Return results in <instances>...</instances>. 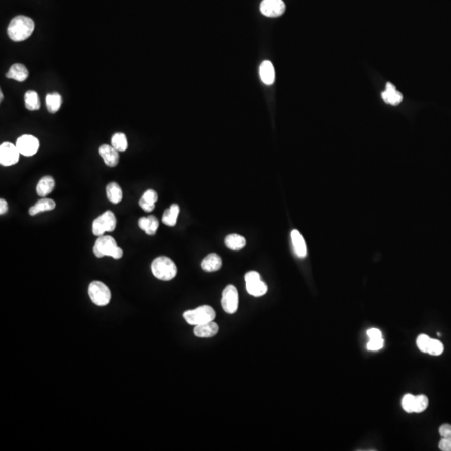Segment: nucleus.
Returning a JSON list of instances; mask_svg holds the SVG:
<instances>
[{
    "label": "nucleus",
    "mask_w": 451,
    "mask_h": 451,
    "mask_svg": "<svg viewBox=\"0 0 451 451\" xmlns=\"http://www.w3.org/2000/svg\"><path fill=\"white\" fill-rule=\"evenodd\" d=\"M34 30V22L26 16H16L10 21L8 34L13 41L21 42L31 36Z\"/></svg>",
    "instance_id": "obj_1"
},
{
    "label": "nucleus",
    "mask_w": 451,
    "mask_h": 451,
    "mask_svg": "<svg viewBox=\"0 0 451 451\" xmlns=\"http://www.w3.org/2000/svg\"><path fill=\"white\" fill-rule=\"evenodd\" d=\"M94 256L102 258L111 257L115 259H120L123 256V250L119 247L116 240L111 236H99L94 243L93 248Z\"/></svg>",
    "instance_id": "obj_2"
},
{
    "label": "nucleus",
    "mask_w": 451,
    "mask_h": 451,
    "mask_svg": "<svg viewBox=\"0 0 451 451\" xmlns=\"http://www.w3.org/2000/svg\"><path fill=\"white\" fill-rule=\"evenodd\" d=\"M152 274L155 278L162 281H171L177 273L176 264L171 258L167 257H158L155 258L151 266Z\"/></svg>",
    "instance_id": "obj_3"
},
{
    "label": "nucleus",
    "mask_w": 451,
    "mask_h": 451,
    "mask_svg": "<svg viewBox=\"0 0 451 451\" xmlns=\"http://www.w3.org/2000/svg\"><path fill=\"white\" fill-rule=\"evenodd\" d=\"M183 317L189 324L196 326L213 321L216 318V313L212 307L203 305L192 310L185 312Z\"/></svg>",
    "instance_id": "obj_4"
},
{
    "label": "nucleus",
    "mask_w": 451,
    "mask_h": 451,
    "mask_svg": "<svg viewBox=\"0 0 451 451\" xmlns=\"http://www.w3.org/2000/svg\"><path fill=\"white\" fill-rule=\"evenodd\" d=\"M88 294L92 303L97 306H106L111 302V290L104 282L99 281H94L89 285Z\"/></svg>",
    "instance_id": "obj_5"
},
{
    "label": "nucleus",
    "mask_w": 451,
    "mask_h": 451,
    "mask_svg": "<svg viewBox=\"0 0 451 451\" xmlns=\"http://www.w3.org/2000/svg\"><path fill=\"white\" fill-rule=\"evenodd\" d=\"M116 224L117 220L115 214L111 211H107L94 219L92 224V232L94 236H103L106 232H113Z\"/></svg>",
    "instance_id": "obj_6"
},
{
    "label": "nucleus",
    "mask_w": 451,
    "mask_h": 451,
    "mask_svg": "<svg viewBox=\"0 0 451 451\" xmlns=\"http://www.w3.org/2000/svg\"><path fill=\"white\" fill-rule=\"evenodd\" d=\"M20 151L16 145L10 142H4L0 145V164L4 167H10L16 164L20 160Z\"/></svg>",
    "instance_id": "obj_7"
},
{
    "label": "nucleus",
    "mask_w": 451,
    "mask_h": 451,
    "mask_svg": "<svg viewBox=\"0 0 451 451\" xmlns=\"http://www.w3.org/2000/svg\"><path fill=\"white\" fill-rule=\"evenodd\" d=\"M16 146L20 151V154L24 157H32L36 154L39 150V141L34 135H21L18 138Z\"/></svg>",
    "instance_id": "obj_8"
},
{
    "label": "nucleus",
    "mask_w": 451,
    "mask_h": 451,
    "mask_svg": "<svg viewBox=\"0 0 451 451\" xmlns=\"http://www.w3.org/2000/svg\"><path fill=\"white\" fill-rule=\"evenodd\" d=\"M239 296L237 290L232 285H228L222 292V305L225 312L232 314L238 309Z\"/></svg>",
    "instance_id": "obj_9"
},
{
    "label": "nucleus",
    "mask_w": 451,
    "mask_h": 451,
    "mask_svg": "<svg viewBox=\"0 0 451 451\" xmlns=\"http://www.w3.org/2000/svg\"><path fill=\"white\" fill-rule=\"evenodd\" d=\"M286 10V5L282 0H263L260 5V11L266 17H279Z\"/></svg>",
    "instance_id": "obj_10"
},
{
    "label": "nucleus",
    "mask_w": 451,
    "mask_h": 451,
    "mask_svg": "<svg viewBox=\"0 0 451 451\" xmlns=\"http://www.w3.org/2000/svg\"><path fill=\"white\" fill-rule=\"evenodd\" d=\"M99 155L104 160L105 163L110 167H115L119 163L118 151L112 145H102L99 149Z\"/></svg>",
    "instance_id": "obj_11"
},
{
    "label": "nucleus",
    "mask_w": 451,
    "mask_h": 451,
    "mask_svg": "<svg viewBox=\"0 0 451 451\" xmlns=\"http://www.w3.org/2000/svg\"><path fill=\"white\" fill-rule=\"evenodd\" d=\"M382 99H384L387 104L398 106L403 101V95L400 92L396 89L395 86L393 84L387 83L385 90L382 93Z\"/></svg>",
    "instance_id": "obj_12"
},
{
    "label": "nucleus",
    "mask_w": 451,
    "mask_h": 451,
    "mask_svg": "<svg viewBox=\"0 0 451 451\" xmlns=\"http://www.w3.org/2000/svg\"><path fill=\"white\" fill-rule=\"evenodd\" d=\"M259 75L261 80L265 85H273L275 80V70L271 61H265L262 62L259 67Z\"/></svg>",
    "instance_id": "obj_13"
},
{
    "label": "nucleus",
    "mask_w": 451,
    "mask_h": 451,
    "mask_svg": "<svg viewBox=\"0 0 451 451\" xmlns=\"http://www.w3.org/2000/svg\"><path fill=\"white\" fill-rule=\"evenodd\" d=\"M219 330V327L215 322L211 321L196 325L194 328V333L199 338H211L215 336Z\"/></svg>",
    "instance_id": "obj_14"
},
{
    "label": "nucleus",
    "mask_w": 451,
    "mask_h": 451,
    "mask_svg": "<svg viewBox=\"0 0 451 451\" xmlns=\"http://www.w3.org/2000/svg\"><path fill=\"white\" fill-rule=\"evenodd\" d=\"M291 238H292V246H293L295 254L298 258H305L307 256L306 242L304 241L301 233L297 230H293L291 232Z\"/></svg>",
    "instance_id": "obj_15"
},
{
    "label": "nucleus",
    "mask_w": 451,
    "mask_h": 451,
    "mask_svg": "<svg viewBox=\"0 0 451 451\" xmlns=\"http://www.w3.org/2000/svg\"><path fill=\"white\" fill-rule=\"evenodd\" d=\"M222 261L221 257L216 254H211L206 257L201 263L203 270L208 273H213L219 270L222 268Z\"/></svg>",
    "instance_id": "obj_16"
},
{
    "label": "nucleus",
    "mask_w": 451,
    "mask_h": 451,
    "mask_svg": "<svg viewBox=\"0 0 451 451\" xmlns=\"http://www.w3.org/2000/svg\"><path fill=\"white\" fill-rule=\"evenodd\" d=\"M29 76V71L25 65L23 64H15L10 67L9 72L6 74V77L9 79L17 80L19 82H23Z\"/></svg>",
    "instance_id": "obj_17"
},
{
    "label": "nucleus",
    "mask_w": 451,
    "mask_h": 451,
    "mask_svg": "<svg viewBox=\"0 0 451 451\" xmlns=\"http://www.w3.org/2000/svg\"><path fill=\"white\" fill-rule=\"evenodd\" d=\"M56 208L55 201L49 198H43L39 200L36 204H34L32 208H29V213L30 216H35L39 213L49 212Z\"/></svg>",
    "instance_id": "obj_18"
},
{
    "label": "nucleus",
    "mask_w": 451,
    "mask_h": 451,
    "mask_svg": "<svg viewBox=\"0 0 451 451\" xmlns=\"http://www.w3.org/2000/svg\"><path fill=\"white\" fill-rule=\"evenodd\" d=\"M246 291L254 297H262L268 292V286L262 280L257 279L246 282Z\"/></svg>",
    "instance_id": "obj_19"
},
{
    "label": "nucleus",
    "mask_w": 451,
    "mask_h": 451,
    "mask_svg": "<svg viewBox=\"0 0 451 451\" xmlns=\"http://www.w3.org/2000/svg\"><path fill=\"white\" fill-rule=\"evenodd\" d=\"M55 188V181L53 177L49 176H43L39 180V183L37 184V194L39 196L44 197L48 194H51Z\"/></svg>",
    "instance_id": "obj_20"
},
{
    "label": "nucleus",
    "mask_w": 451,
    "mask_h": 451,
    "mask_svg": "<svg viewBox=\"0 0 451 451\" xmlns=\"http://www.w3.org/2000/svg\"><path fill=\"white\" fill-rule=\"evenodd\" d=\"M439 434L442 439L439 443V448L442 451H451V425H443L439 427Z\"/></svg>",
    "instance_id": "obj_21"
},
{
    "label": "nucleus",
    "mask_w": 451,
    "mask_h": 451,
    "mask_svg": "<svg viewBox=\"0 0 451 451\" xmlns=\"http://www.w3.org/2000/svg\"><path fill=\"white\" fill-rule=\"evenodd\" d=\"M107 195L108 200L113 204L121 203L123 197L122 189L116 182H111L107 186Z\"/></svg>",
    "instance_id": "obj_22"
},
{
    "label": "nucleus",
    "mask_w": 451,
    "mask_h": 451,
    "mask_svg": "<svg viewBox=\"0 0 451 451\" xmlns=\"http://www.w3.org/2000/svg\"><path fill=\"white\" fill-rule=\"evenodd\" d=\"M179 213H180L179 206L173 204L170 207V208L165 211L162 216V222L168 227H174L177 222Z\"/></svg>",
    "instance_id": "obj_23"
},
{
    "label": "nucleus",
    "mask_w": 451,
    "mask_h": 451,
    "mask_svg": "<svg viewBox=\"0 0 451 451\" xmlns=\"http://www.w3.org/2000/svg\"><path fill=\"white\" fill-rule=\"evenodd\" d=\"M225 244L229 249L238 251L246 246V241L244 236L238 234H231L225 238Z\"/></svg>",
    "instance_id": "obj_24"
},
{
    "label": "nucleus",
    "mask_w": 451,
    "mask_h": 451,
    "mask_svg": "<svg viewBox=\"0 0 451 451\" xmlns=\"http://www.w3.org/2000/svg\"><path fill=\"white\" fill-rule=\"evenodd\" d=\"M25 107L29 111H37L41 107V102L39 94L34 90H29L24 94Z\"/></svg>",
    "instance_id": "obj_25"
},
{
    "label": "nucleus",
    "mask_w": 451,
    "mask_h": 451,
    "mask_svg": "<svg viewBox=\"0 0 451 451\" xmlns=\"http://www.w3.org/2000/svg\"><path fill=\"white\" fill-rule=\"evenodd\" d=\"M61 104H62V98L61 95L58 93H52V94H47L46 96V105L48 111L51 113H56L61 108Z\"/></svg>",
    "instance_id": "obj_26"
},
{
    "label": "nucleus",
    "mask_w": 451,
    "mask_h": 451,
    "mask_svg": "<svg viewBox=\"0 0 451 451\" xmlns=\"http://www.w3.org/2000/svg\"><path fill=\"white\" fill-rule=\"evenodd\" d=\"M111 145L118 152H125L128 148V141L124 133H116L111 138Z\"/></svg>",
    "instance_id": "obj_27"
},
{
    "label": "nucleus",
    "mask_w": 451,
    "mask_h": 451,
    "mask_svg": "<svg viewBox=\"0 0 451 451\" xmlns=\"http://www.w3.org/2000/svg\"><path fill=\"white\" fill-rule=\"evenodd\" d=\"M443 352H444V345H443V343L440 341L437 340V339H432L431 338L430 346L428 347L427 354L430 355H434V356H438V355H441Z\"/></svg>",
    "instance_id": "obj_28"
},
{
    "label": "nucleus",
    "mask_w": 451,
    "mask_h": 451,
    "mask_svg": "<svg viewBox=\"0 0 451 451\" xmlns=\"http://www.w3.org/2000/svg\"><path fill=\"white\" fill-rule=\"evenodd\" d=\"M429 406V399L425 395L415 396V412L421 413L425 411Z\"/></svg>",
    "instance_id": "obj_29"
},
{
    "label": "nucleus",
    "mask_w": 451,
    "mask_h": 451,
    "mask_svg": "<svg viewBox=\"0 0 451 451\" xmlns=\"http://www.w3.org/2000/svg\"><path fill=\"white\" fill-rule=\"evenodd\" d=\"M415 396L412 395V394H406L404 396L403 399H402V407L406 412H415Z\"/></svg>",
    "instance_id": "obj_30"
},
{
    "label": "nucleus",
    "mask_w": 451,
    "mask_h": 451,
    "mask_svg": "<svg viewBox=\"0 0 451 451\" xmlns=\"http://www.w3.org/2000/svg\"><path fill=\"white\" fill-rule=\"evenodd\" d=\"M430 341H431V338L429 336L426 334H420L418 337L416 343H417L418 347L420 348V351H422L423 353H427Z\"/></svg>",
    "instance_id": "obj_31"
},
{
    "label": "nucleus",
    "mask_w": 451,
    "mask_h": 451,
    "mask_svg": "<svg viewBox=\"0 0 451 451\" xmlns=\"http://www.w3.org/2000/svg\"><path fill=\"white\" fill-rule=\"evenodd\" d=\"M148 218H149V224H148L147 229L145 230V233L150 235V236H153L156 234V232L158 229L159 222H158L157 217L154 216H150V217H148Z\"/></svg>",
    "instance_id": "obj_32"
},
{
    "label": "nucleus",
    "mask_w": 451,
    "mask_h": 451,
    "mask_svg": "<svg viewBox=\"0 0 451 451\" xmlns=\"http://www.w3.org/2000/svg\"><path fill=\"white\" fill-rule=\"evenodd\" d=\"M384 342L383 338H376V339H370L368 344H367V348L370 351H378L384 347Z\"/></svg>",
    "instance_id": "obj_33"
},
{
    "label": "nucleus",
    "mask_w": 451,
    "mask_h": 451,
    "mask_svg": "<svg viewBox=\"0 0 451 451\" xmlns=\"http://www.w3.org/2000/svg\"><path fill=\"white\" fill-rule=\"evenodd\" d=\"M141 198H143L144 200L147 201L149 203H154L155 204L158 200V195H157V192L154 190L150 189V190H147L145 193L143 194Z\"/></svg>",
    "instance_id": "obj_34"
},
{
    "label": "nucleus",
    "mask_w": 451,
    "mask_h": 451,
    "mask_svg": "<svg viewBox=\"0 0 451 451\" xmlns=\"http://www.w3.org/2000/svg\"><path fill=\"white\" fill-rule=\"evenodd\" d=\"M139 205H140V208H142L143 210L145 211L146 213H151V212L154 210V203H149L147 201L144 200L143 198H140V200L139 201Z\"/></svg>",
    "instance_id": "obj_35"
},
{
    "label": "nucleus",
    "mask_w": 451,
    "mask_h": 451,
    "mask_svg": "<svg viewBox=\"0 0 451 451\" xmlns=\"http://www.w3.org/2000/svg\"><path fill=\"white\" fill-rule=\"evenodd\" d=\"M367 335L369 337V339H376V338H382L381 331L378 328H370L367 331Z\"/></svg>",
    "instance_id": "obj_36"
},
{
    "label": "nucleus",
    "mask_w": 451,
    "mask_h": 451,
    "mask_svg": "<svg viewBox=\"0 0 451 451\" xmlns=\"http://www.w3.org/2000/svg\"><path fill=\"white\" fill-rule=\"evenodd\" d=\"M138 224H139L140 229L145 232V230L147 229L148 224H149V218L148 217H141L139 220Z\"/></svg>",
    "instance_id": "obj_37"
},
{
    "label": "nucleus",
    "mask_w": 451,
    "mask_h": 451,
    "mask_svg": "<svg viewBox=\"0 0 451 451\" xmlns=\"http://www.w3.org/2000/svg\"><path fill=\"white\" fill-rule=\"evenodd\" d=\"M8 210H9V207H8L7 202L5 199H1L0 200V214L4 215L7 213Z\"/></svg>",
    "instance_id": "obj_38"
},
{
    "label": "nucleus",
    "mask_w": 451,
    "mask_h": 451,
    "mask_svg": "<svg viewBox=\"0 0 451 451\" xmlns=\"http://www.w3.org/2000/svg\"><path fill=\"white\" fill-rule=\"evenodd\" d=\"M0 99H1V102H2L3 99H4V95H3L2 91L0 92Z\"/></svg>",
    "instance_id": "obj_39"
}]
</instances>
